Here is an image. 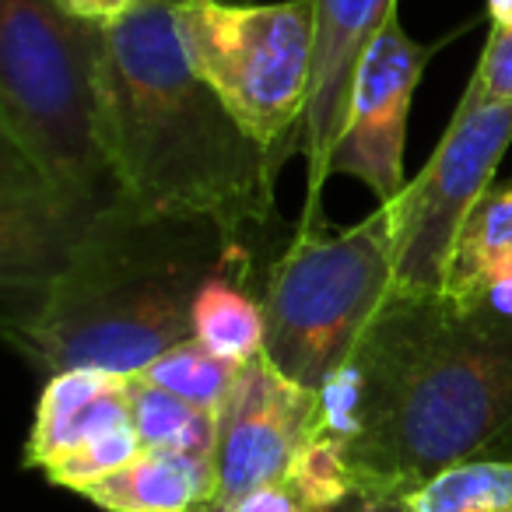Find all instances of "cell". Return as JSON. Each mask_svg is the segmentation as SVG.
I'll return each mask as SVG.
<instances>
[{"label": "cell", "instance_id": "obj_2", "mask_svg": "<svg viewBox=\"0 0 512 512\" xmlns=\"http://www.w3.org/2000/svg\"><path fill=\"white\" fill-rule=\"evenodd\" d=\"M102 130L123 197L242 239L274 214L281 158L190 67L169 0L99 25Z\"/></svg>", "mask_w": 512, "mask_h": 512}, {"label": "cell", "instance_id": "obj_21", "mask_svg": "<svg viewBox=\"0 0 512 512\" xmlns=\"http://www.w3.org/2000/svg\"><path fill=\"white\" fill-rule=\"evenodd\" d=\"M467 88L481 102H512V29L491 25L488 43H484V53Z\"/></svg>", "mask_w": 512, "mask_h": 512}, {"label": "cell", "instance_id": "obj_6", "mask_svg": "<svg viewBox=\"0 0 512 512\" xmlns=\"http://www.w3.org/2000/svg\"><path fill=\"white\" fill-rule=\"evenodd\" d=\"M172 11L190 67L235 120L281 158L299 155L316 53L313 0H186Z\"/></svg>", "mask_w": 512, "mask_h": 512}, {"label": "cell", "instance_id": "obj_10", "mask_svg": "<svg viewBox=\"0 0 512 512\" xmlns=\"http://www.w3.org/2000/svg\"><path fill=\"white\" fill-rule=\"evenodd\" d=\"M95 218L78 214L11 144H0V288L4 334L18 330L71 264Z\"/></svg>", "mask_w": 512, "mask_h": 512}, {"label": "cell", "instance_id": "obj_27", "mask_svg": "<svg viewBox=\"0 0 512 512\" xmlns=\"http://www.w3.org/2000/svg\"><path fill=\"white\" fill-rule=\"evenodd\" d=\"M169 4H186V0H169Z\"/></svg>", "mask_w": 512, "mask_h": 512}, {"label": "cell", "instance_id": "obj_1", "mask_svg": "<svg viewBox=\"0 0 512 512\" xmlns=\"http://www.w3.org/2000/svg\"><path fill=\"white\" fill-rule=\"evenodd\" d=\"M320 400L358 495L404 498L456 463H512V320L393 292Z\"/></svg>", "mask_w": 512, "mask_h": 512}, {"label": "cell", "instance_id": "obj_25", "mask_svg": "<svg viewBox=\"0 0 512 512\" xmlns=\"http://www.w3.org/2000/svg\"><path fill=\"white\" fill-rule=\"evenodd\" d=\"M488 15H491V25L512 29V0H488Z\"/></svg>", "mask_w": 512, "mask_h": 512}, {"label": "cell", "instance_id": "obj_19", "mask_svg": "<svg viewBox=\"0 0 512 512\" xmlns=\"http://www.w3.org/2000/svg\"><path fill=\"white\" fill-rule=\"evenodd\" d=\"M281 484L292 491V498L302 509H337V505L351 502L358 495L355 474H351L341 442L323 432H316L295 453Z\"/></svg>", "mask_w": 512, "mask_h": 512}, {"label": "cell", "instance_id": "obj_9", "mask_svg": "<svg viewBox=\"0 0 512 512\" xmlns=\"http://www.w3.org/2000/svg\"><path fill=\"white\" fill-rule=\"evenodd\" d=\"M435 50L439 43H414L397 18L383 25L355 71L348 123L330 155V176H355L376 193L379 204H390L407 190V113Z\"/></svg>", "mask_w": 512, "mask_h": 512}, {"label": "cell", "instance_id": "obj_15", "mask_svg": "<svg viewBox=\"0 0 512 512\" xmlns=\"http://www.w3.org/2000/svg\"><path fill=\"white\" fill-rule=\"evenodd\" d=\"M249 260L228 271H218L204 281L193 302V341H200L218 358L246 365L249 358L264 355V302L249 292Z\"/></svg>", "mask_w": 512, "mask_h": 512}, {"label": "cell", "instance_id": "obj_22", "mask_svg": "<svg viewBox=\"0 0 512 512\" xmlns=\"http://www.w3.org/2000/svg\"><path fill=\"white\" fill-rule=\"evenodd\" d=\"M221 512H302V505L295 502L292 491L278 481V484H264V488L249 491V495H242L239 502H232Z\"/></svg>", "mask_w": 512, "mask_h": 512}, {"label": "cell", "instance_id": "obj_4", "mask_svg": "<svg viewBox=\"0 0 512 512\" xmlns=\"http://www.w3.org/2000/svg\"><path fill=\"white\" fill-rule=\"evenodd\" d=\"M0 144L85 218L127 200L102 130L99 25L64 0H0Z\"/></svg>", "mask_w": 512, "mask_h": 512}, {"label": "cell", "instance_id": "obj_11", "mask_svg": "<svg viewBox=\"0 0 512 512\" xmlns=\"http://www.w3.org/2000/svg\"><path fill=\"white\" fill-rule=\"evenodd\" d=\"M313 11L316 53L299 130V155L306 158V211L299 228H323L320 200L330 179V155L348 123L355 71L383 25L397 18V0H313Z\"/></svg>", "mask_w": 512, "mask_h": 512}, {"label": "cell", "instance_id": "obj_3", "mask_svg": "<svg viewBox=\"0 0 512 512\" xmlns=\"http://www.w3.org/2000/svg\"><path fill=\"white\" fill-rule=\"evenodd\" d=\"M246 260L239 239L214 221L120 200L95 218L71 264L8 341L46 376L64 369L134 376L193 341V302L204 281Z\"/></svg>", "mask_w": 512, "mask_h": 512}, {"label": "cell", "instance_id": "obj_23", "mask_svg": "<svg viewBox=\"0 0 512 512\" xmlns=\"http://www.w3.org/2000/svg\"><path fill=\"white\" fill-rule=\"evenodd\" d=\"M137 4H144V0H64V8L71 11V15L85 18V22H92V25L116 22V18H123L127 11H134Z\"/></svg>", "mask_w": 512, "mask_h": 512}, {"label": "cell", "instance_id": "obj_14", "mask_svg": "<svg viewBox=\"0 0 512 512\" xmlns=\"http://www.w3.org/2000/svg\"><path fill=\"white\" fill-rule=\"evenodd\" d=\"M211 495L214 488L190 463L151 449L81 491L102 512H200Z\"/></svg>", "mask_w": 512, "mask_h": 512}, {"label": "cell", "instance_id": "obj_12", "mask_svg": "<svg viewBox=\"0 0 512 512\" xmlns=\"http://www.w3.org/2000/svg\"><path fill=\"white\" fill-rule=\"evenodd\" d=\"M130 425L127 376L102 369H64L46 379L36 425L25 442V467L46 470L81 442Z\"/></svg>", "mask_w": 512, "mask_h": 512}, {"label": "cell", "instance_id": "obj_26", "mask_svg": "<svg viewBox=\"0 0 512 512\" xmlns=\"http://www.w3.org/2000/svg\"><path fill=\"white\" fill-rule=\"evenodd\" d=\"M302 512H341V505L337 509H302Z\"/></svg>", "mask_w": 512, "mask_h": 512}, {"label": "cell", "instance_id": "obj_7", "mask_svg": "<svg viewBox=\"0 0 512 512\" xmlns=\"http://www.w3.org/2000/svg\"><path fill=\"white\" fill-rule=\"evenodd\" d=\"M512 144V102H481L463 92L439 148L393 200V292L442 295L456 239L474 204L495 183Z\"/></svg>", "mask_w": 512, "mask_h": 512}, {"label": "cell", "instance_id": "obj_13", "mask_svg": "<svg viewBox=\"0 0 512 512\" xmlns=\"http://www.w3.org/2000/svg\"><path fill=\"white\" fill-rule=\"evenodd\" d=\"M130 425L151 453H169L190 463L207 484H218L214 453H218V414L179 400L176 393L148 383L144 376H127Z\"/></svg>", "mask_w": 512, "mask_h": 512}, {"label": "cell", "instance_id": "obj_18", "mask_svg": "<svg viewBox=\"0 0 512 512\" xmlns=\"http://www.w3.org/2000/svg\"><path fill=\"white\" fill-rule=\"evenodd\" d=\"M239 369L242 365L228 362V358H218L200 341H186V344H179V348L165 351L162 358H155V362L137 372V376L162 386V390L176 393L179 400L200 407V411L221 414L235 379H239Z\"/></svg>", "mask_w": 512, "mask_h": 512}, {"label": "cell", "instance_id": "obj_20", "mask_svg": "<svg viewBox=\"0 0 512 512\" xmlns=\"http://www.w3.org/2000/svg\"><path fill=\"white\" fill-rule=\"evenodd\" d=\"M141 449L144 446H141V439H137L134 425H120V428H109V432L95 435V439L81 442L78 449H71V453H64L57 463H50L43 474L50 477V484H57V488H71L81 495L88 484L102 481V477H109L113 470L127 467Z\"/></svg>", "mask_w": 512, "mask_h": 512}, {"label": "cell", "instance_id": "obj_5", "mask_svg": "<svg viewBox=\"0 0 512 512\" xmlns=\"http://www.w3.org/2000/svg\"><path fill=\"white\" fill-rule=\"evenodd\" d=\"M393 200L355 228H299L260 288L264 355L281 376L320 393L393 295Z\"/></svg>", "mask_w": 512, "mask_h": 512}, {"label": "cell", "instance_id": "obj_8", "mask_svg": "<svg viewBox=\"0 0 512 512\" xmlns=\"http://www.w3.org/2000/svg\"><path fill=\"white\" fill-rule=\"evenodd\" d=\"M320 411L316 390L281 376L267 355L249 358L218 414V484L200 512H221L249 491L278 484L295 453L320 432Z\"/></svg>", "mask_w": 512, "mask_h": 512}, {"label": "cell", "instance_id": "obj_17", "mask_svg": "<svg viewBox=\"0 0 512 512\" xmlns=\"http://www.w3.org/2000/svg\"><path fill=\"white\" fill-rule=\"evenodd\" d=\"M400 502L407 512H512V463H456Z\"/></svg>", "mask_w": 512, "mask_h": 512}, {"label": "cell", "instance_id": "obj_24", "mask_svg": "<svg viewBox=\"0 0 512 512\" xmlns=\"http://www.w3.org/2000/svg\"><path fill=\"white\" fill-rule=\"evenodd\" d=\"M341 512H407L404 502L393 495H355L341 505Z\"/></svg>", "mask_w": 512, "mask_h": 512}, {"label": "cell", "instance_id": "obj_16", "mask_svg": "<svg viewBox=\"0 0 512 512\" xmlns=\"http://www.w3.org/2000/svg\"><path fill=\"white\" fill-rule=\"evenodd\" d=\"M502 267H512V179H495L474 204L456 239L442 295L453 302H470L477 288Z\"/></svg>", "mask_w": 512, "mask_h": 512}]
</instances>
